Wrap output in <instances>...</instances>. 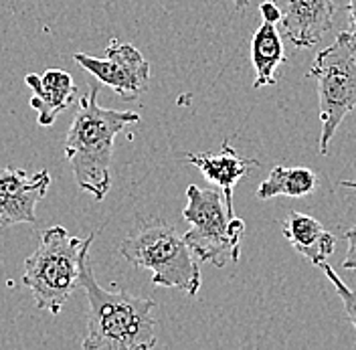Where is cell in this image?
Segmentation results:
<instances>
[{
	"mask_svg": "<svg viewBox=\"0 0 356 350\" xmlns=\"http://www.w3.org/2000/svg\"><path fill=\"white\" fill-rule=\"evenodd\" d=\"M136 111L102 108L97 102V86L79 100L73 124L67 132L65 158L71 164L75 182L95 200H104L111 189V154L115 136L128 126L138 124Z\"/></svg>",
	"mask_w": 356,
	"mask_h": 350,
	"instance_id": "1",
	"label": "cell"
},
{
	"mask_svg": "<svg viewBox=\"0 0 356 350\" xmlns=\"http://www.w3.org/2000/svg\"><path fill=\"white\" fill-rule=\"evenodd\" d=\"M81 287L88 294V334L83 350H150L156 347V302L136 298L126 289H106L97 284L89 262Z\"/></svg>",
	"mask_w": 356,
	"mask_h": 350,
	"instance_id": "2",
	"label": "cell"
},
{
	"mask_svg": "<svg viewBox=\"0 0 356 350\" xmlns=\"http://www.w3.org/2000/svg\"><path fill=\"white\" fill-rule=\"evenodd\" d=\"M93 233L86 239L69 235L65 227L55 225L44 229L33 255L24 262L22 284L33 294L35 306L53 316L61 310L81 287L83 267L89 262V247Z\"/></svg>",
	"mask_w": 356,
	"mask_h": 350,
	"instance_id": "3",
	"label": "cell"
},
{
	"mask_svg": "<svg viewBox=\"0 0 356 350\" xmlns=\"http://www.w3.org/2000/svg\"><path fill=\"white\" fill-rule=\"evenodd\" d=\"M120 253L126 262L148 269L152 284L175 287L186 296H197L200 289V269L195 253L177 229L168 223H144L136 233L120 243Z\"/></svg>",
	"mask_w": 356,
	"mask_h": 350,
	"instance_id": "4",
	"label": "cell"
},
{
	"mask_svg": "<svg viewBox=\"0 0 356 350\" xmlns=\"http://www.w3.org/2000/svg\"><path fill=\"white\" fill-rule=\"evenodd\" d=\"M306 77L318 79V113L322 122L318 150L328 156L340 124L356 108V49L348 31L338 33L336 43L316 55Z\"/></svg>",
	"mask_w": 356,
	"mask_h": 350,
	"instance_id": "5",
	"label": "cell"
},
{
	"mask_svg": "<svg viewBox=\"0 0 356 350\" xmlns=\"http://www.w3.org/2000/svg\"><path fill=\"white\" fill-rule=\"evenodd\" d=\"M184 221L193 227L184 233V241L200 262L215 267L237 263L241 255L245 221L229 215L225 198L217 191H202L197 184L186 189Z\"/></svg>",
	"mask_w": 356,
	"mask_h": 350,
	"instance_id": "6",
	"label": "cell"
},
{
	"mask_svg": "<svg viewBox=\"0 0 356 350\" xmlns=\"http://www.w3.org/2000/svg\"><path fill=\"white\" fill-rule=\"evenodd\" d=\"M73 59L77 65L89 71L99 83L113 89L126 102L138 100L148 89L150 63L130 43L111 39L104 59L86 53H75Z\"/></svg>",
	"mask_w": 356,
	"mask_h": 350,
	"instance_id": "7",
	"label": "cell"
},
{
	"mask_svg": "<svg viewBox=\"0 0 356 350\" xmlns=\"http://www.w3.org/2000/svg\"><path fill=\"white\" fill-rule=\"evenodd\" d=\"M51 186L47 170L26 173L22 168H0V227L37 225V205Z\"/></svg>",
	"mask_w": 356,
	"mask_h": 350,
	"instance_id": "8",
	"label": "cell"
},
{
	"mask_svg": "<svg viewBox=\"0 0 356 350\" xmlns=\"http://www.w3.org/2000/svg\"><path fill=\"white\" fill-rule=\"evenodd\" d=\"M282 10V26L298 49H312L332 29L334 0H271Z\"/></svg>",
	"mask_w": 356,
	"mask_h": 350,
	"instance_id": "9",
	"label": "cell"
},
{
	"mask_svg": "<svg viewBox=\"0 0 356 350\" xmlns=\"http://www.w3.org/2000/svg\"><path fill=\"white\" fill-rule=\"evenodd\" d=\"M184 158H186V162L197 166L209 182H213V184H217L221 189L227 211H229V215L235 217V209H233L235 184L243 176L249 175L251 168H257L259 160L239 156L237 150L229 142H225L221 148L215 150V152H191L186 154Z\"/></svg>",
	"mask_w": 356,
	"mask_h": 350,
	"instance_id": "10",
	"label": "cell"
},
{
	"mask_svg": "<svg viewBox=\"0 0 356 350\" xmlns=\"http://www.w3.org/2000/svg\"><path fill=\"white\" fill-rule=\"evenodd\" d=\"M24 83L33 89L31 108L37 111L39 126H53L57 118L71 106L77 86L63 69H47L44 73H26Z\"/></svg>",
	"mask_w": 356,
	"mask_h": 350,
	"instance_id": "11",
	"label": "cell"
},
{
	"mask_svg": "<svg viewBox=\"0 0 356 350\" xmlns=\"http://www.w3.org/2000/svg\"><path fill=\"white\" fill-rule=\"evenodd\" d=\"M282 231L291 247L314 265L324 263L334 253L336 237L320 221L306 213H289L282 223Z\"/></svg>",
	"mask_w": 356,
	"mask_h": 350,
	"instance_id": "12",
	"label": "cell"
},
{
	"mask_svg": "<svg viewBox=\"0 0 356 350\" xmlns=\"http://www.w3.org/2000/svg\"><path fill=\"white\" fill-rule=\"evenodd\" d=\"M286 61L282 35L273 22H261L251 39V63L255 67L253 89L277 83V67Z\"/></svg>",
	"mask_w": 356,
	"mask_h": 350,
	"instance_id": "13",
	"label": "cell"
},
{
	"mask_svg": "<svg viewBox=\"0 0 356 350\" xmlns=\"http://www.w3.org/2000/svg\"><path fill=\"white\" fill-rule=\"evenodd\" d=\"M320 180L306 166H275L266 180L257 186L255 197L269 200L273 197H308L318 189Z\"/></svg>",
	"mask_w": 356,
	"mask_h": 350,
	"instance_id": "14",
	"label": "cell"
},
{
	"mask_svg": "<svg viewBox=\"0 0 356 350\" xmlns=\"http://www.w3.org/2000/svg\"><path fill=\"white\" fill-rule=\"evenodd\" d=\"M318 267H320V269H324L326 278L332 282L336 294H338V296H340V300H342L344 312H346V316H348L350 324H353L356 330V289L355 287H350V285H346L342 280H340V276L334 271L332 265H328V263L324 262V263H320Z\"/></svg>",
	"mask_w": 356,
	"mask_h": 350,
	"instance_id": "15",
	"label": "cell"
},
{
	"mask_svg": "<svg viewBox=\"0 0 356 350\" xmlns=\"http://www.w3.org/2000/svg\"><path fill=\"white\" fill-rule=\"evenodd\" d=\"M346 243H348V249H346V257L342 260V267L344 269H356V225H353L348 231H346Z\"/></svg>",
	"mask_w": 356,
	"mask_h": 350,
	"instance_id": "16",
	"label": "cell"
},
{
	"mask_svg": "<svg viewBox=\"0 0 356 350\" xmlns=\"http://www.w3.org/2000/svg\"><path fill=\"white\" fill-rule=\"evenodd\" d=\"M259 13H261V19H264V21L273 22V24L282 22V10H280L277 4L271 2V0H266V2L259 6Z\"/></svg>",
	"mask_w": 356,
	"mask_h": 350,
	"instance_id": "17",
	"label": "cell"
},
{
	"mask_svg": "<svg viewBox=\"0 0 356 350\" xmlns=\"http://www.w3.org/2000/svg\"><path fill=\"white\" fill-rule=\"evenodd\" d=\"M346 13H348V19H350V31H348L350 43H353V47L356 49V0H350V2H348Z\"/></svg>",
	"mask_w": 356,
	"mask_h": 350,
	"instance_id": "18",
	"label": "cell"
},
{
	"mask_svg": "<svg viewBox=\"0 0 356 350\" xmlns=\"http://www.w3.org/2000/svg\"><path fill=\"white\" fill-rule=\"evenodd\" d=\"M233 4H235V8H237V10H241V13H243L245 8L249 6V0H233Z\"/></svg>",
	"mask_w": 356,
	"mask_h": 350,
	"instance_id": "19",
	"label": "cell"
},
{
	"mask_svg": "<svg viewBox=\"0 0 356 350\" xmlns=\"http://www.w3.org/2000/svg\"><path fill=\"white\" fill-rule=\"evenodd\" d=\"M340 186L350 189V191H356V180H342V182H340Z\"/></svg>",
	"mask_w": 356,
	"mask_h": 350,
	"instance_id": "20",
	"label": "cell"
}]
</instances>
